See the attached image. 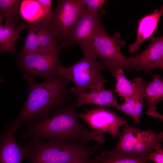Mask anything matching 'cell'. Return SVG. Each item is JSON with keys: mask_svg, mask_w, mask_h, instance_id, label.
<instances>
[{"mask_svg": "<svg viewBox=\"0 0 163 163\" xmlns=\"http://www.w3.org/2000/svg\"><path fill=\"white\" fill-rule=\"evenodd\" d=\"M143 81L141 78H135L133 80L135 85L134 93L124 103L118 104L116 107L117 110L130 116L134 123L137 124L140 122V116L144 105V99L141 88Z\"/></svg>", "mask_w": 163, "mask_h": 163, "instance_id": "9a60e30c", "label": "cell"}, {"mask_svg": "<svg viewBox=\"0 0 163 163\" xmlns=\"http://www.w3.org/2000/svg\"><path fill=\"white\" fill-rule=\"evenodd\" d=\"M20 0H0V14L6 19L16 21L21 18Z\"/></svg>", "mask_w": 163, "mask_h": 163, "instance_id": "7402d4cb", "label": "cell"}, {"mask_svg": "<svg viewBox=\"0 0 163 163\" xmlns=\"http://www.w3.org/2000/svg\"><path fill=\"white\" fill-rule=\"evenodd\" d=\"M4 18L0 14V23H2Z\"/></svg>", "mask_w": 163, "mask_h": 163, "instance_id": "83f0119b", "label": "cell"}, {"mask_svg": "<svg viewBox=\"0 0 163 163\" xmlns=\"http://www.w3.org/2000/svg\"><path fill=\"white\" fill-rule=\"evenodd\" d=\"M80 119L84 120L93 130L110 134L115 139L119 136V128L127 123L123 117L115 112L102 108L88 110L78 113Z\"/></svg>", "mask_w": 163, "mask_h": 163, "instance_id": "9c48e42d", "label": "cell"}, {"mask_svg": "<svg viewBox=\"0 0 163 163\" xmlns=\"http://www.w3.org/2000/svg\"><path fill=\"white\" fill-rule=\"evenodd\" d=\"M60 52L20 53L17 59L18 67L22 74L33 78L38 76L46 81L53 78L58 75L62 65L59 58Z\"/></svg>", "mask_w": 163, "mask_h": 163, "instance_id": "52a82bcc", "label": "cell"}, {"mask_svg": "<svg viewBox=\"0 0 163 163\" xmlns=\"http://www.w3.org/2000/svg\"><path fill=\"white\" fill-rule=\"evenodd\" d=\"M122 127L118 142L113 150L122 153L133 155L134 147L140 138L142 130L132 127L127 123Z\"/></svg>", "mask_w": 163, "mask_h": 163, "instance_id": "e0dca14e", "label": "cell"}, {"mask_svg": "<svg viewBox=\"0 0 163 163\" xmlns=\"http://www.w3.org/2000/svg\"><path fill=\"white\" fill-rule=\"evenodd\" d=\"M163 13L162 6L160 9H155L151 14L145 15L139 21L136 39L135 42L129 46V53L132 54L137 53L141 44L153 34Z\"/></svg>", "mask_w": 163, "mask_h": 163, "instance_id": "5bb4252c", "label": "cell"}, {"mask_svg": "<svg viewBox=\"0 0 163 163\" xmlns=\"http://www.w3.org/2000/svg\"><path fill=\"white\" fill-rule=\"evenodd\" d=\"M20 14L27 23L39 22L44 19L43 11L37 0L22 1Z\"/></svg>", "mask_w": 163, "mask_h": 163, "instance_id": "ffe728a7", "label": "cell"}, {"mask_svg": "<svg viewBox=\"0 0 163 163\" xmlns=\"http://www.w3.org/2000/svg\"><path fill=\"white\" fill-rule=\"evenodd\" d=\"M22 77L29 85V91L21 112L10 125L17 130L23 124L45 118L63 106L71 93L67 88L69 82L60 76L41 83L30 76L22 74Z\"/></svg>", "mask_w": 163, "mask_h": 163, "instance_id": "7a4b0ae2", "label": "cell"}, {"mask_svg": "<svg viewBox=\"0 0 163 163\" xmlns=\"http://www.w3.org/2000/svg\"><path fill=\"white\" fill-rule=\"evenodd\" d=\"M131 69L151 74L156 68H163V37H152L148 47L138 54L127 58Z\"/></svg>", "mask_w": 163, "mask_h": 163, "instance_id": "30bf717a", "label": "cell"}, {"mask_svg": "<svg viewBox=\"0 0 163 163\" xmlns=\"http://www.w3.org/2000/svg\"><path fill=\"white\" fill-rule=\"evenodd\" d=\"M152 76L151 81L141 84L143 97L148 106L146 113L154 119L163 120V116L157 111L156 106L163 99V80L159 75Z\"/></svg>", "mask_w": 163, "mask_h": 163, "instance_id": "7c38bea8", "label": "cell"}, {"mask_svg": "<svg viewBox=\"0 0 163 163\" xmlns=\"http://www.w3.org/2000/svg\"><path fill=\"white\" fill-rule=\"evenodd\" d=\"M22 144L27 152L28 163H70L91 158L98 150L99 144L92 146L87 145L54 140H45L38 137L28 139Z\"/></svg>", "mask_w": 163, "mask_h": 163, "instance_id": "3957f363", "label": "cell"}, {"mask_svg": "<svg viewBox=\"0 0 163 163\" xmlns=\"http://www.w3.org/2000/svg\"><path fill=\"white\" fill-rule=\"evenodd\" d=\"M163 140V133H156L150 129L143 130L141 137L135 145L133 155L139 156H145L154 149Z\"/></svg>", "mask_w": 163, "mask_h": 163, "instance_id": "ac0fdd59", "label": "cell"}, {"mask_svg": "<svg viewBox=\"0 0 163 163\" xmlns=\"http://www.w3.org/2000/svg\"><path fill=\"white\" fill-rule=\"evenodd\" d=\"M17 130L10 126L2 133L0 138V163H22L27 157L26 148L17 142Z\"/></svg>", "mask_w": 163, "mask_h": 163, "instance_id": "8fae6325", "label": "cell"}, {"mask_svg": "<svg viewBox=\"0 0 163 163\" xmlns=\"http://www.w3.org/2000/svg\"><path fill=\"white\" fill-rule=\"evenodd\" d=\"M96 163H146V156L125 154L113 150L102 151L92 157Z\"/></svg>", "mask_w": 163, "mask_h": 163, "instance_id": "d6986e66", "label": "cell"}, {"mask_svg": "<svg viewBox=\"0 0 163 163\" xmlns=\"http://www.w3.org/2000/svg\"><path fill=\"white\" fill-rule=\"evenodd\" d=\"M28 32L24 45L21 54L37 53L38 45L37 40V34L33 23H26Z\"/></svg>", "mask_w": 163, "mask_h": 163, "instance_id": "603a6c76", "label": "cell"}, {"mask_svg": "<svg viewBox=\"0 0 163 163\" xmlns=\"http://www.w3.org/2000/svg\"><path fill=\"white\" fill-rule=\"evenodd\" d=\"M3 80L1 79H0V82H3Z\"/></svg>", "mask_w": 163, "mask_h": 163, "instance_id": "f1b7e54d", "label": "cell"}, {"mask_svg": "<svg viewBox=\"0 0 163 163\" xmlns=\"http://www.w3.org/2000/svg\"><path fill=\"white\" fill-rule=\"evenodd\" d=\"M76 107L85 104L96 105L101 106H106L116 107L118 105L112 90H101L85 91L78 97Z\"/></svg>", "mask_w": 163, "mask_h": 163, "instance_id": "2e32d148", "label": "cell"}, {"mask_svg": "<svg viewBox=\"0 0 163 163\" xmlns=\"http://www.w3.org/2000/svg\"><path fill=\"white\" fill-rule=\"evenodd\" d=\"M46 20L39 22L51 28L61 45L65 38L84 12L86 7L82 0H60Z\"/></svg>", "mask_w": 163, "mask_h": 163, "instance_id": "8992f818", "label": "cell"}, {"mask_svg": "<svg viewBox=\"0 0 163 163\" xmlns=\"http://www.w3.org/2000/svg\"><path fill=\"white\" fill-rule=\"evenodd\" d=\"M84 4L86 5L88 10L101 15L105 14L103 5L107 1L106 0H82Z\"/></svg>", "mask_w": 163, "mask_h": 163, "instance_id": "cb8c5ba5", "label": "cell"}, {"mask_svg": "<svg viewBox=\"0 0 163 163\" xmlns=\"http://www.w3.org/2000/svg\"><path fill=\"white\" fill-rule=\"evenodd\" d=\"M70 163H96L92 158L86 160H79L75 161Z\"/></svg>", "mask_w": 163, "mask_h": 163, "instance_id": "4316f807", "label": "cell"}, {"mask_svg": "<svg viewBox=\"0 0 163 163\" xmlns=\"http://www.w3.org/2000/svg\"><path fill=\"white\" fill-rule=\"evenodd\" d=\"M37 1L40 4L43 14L44 19L41 21H42L47 19L51 13L52 0H37Z\"/></svg>", "mask_w": 163, "mask_h": 163, "instance_id": "484cf974", "label": "cell"}, {"mask_svg": "<svg viewBox=\"0 0 163 163\" xmlns=\"http://www.w3.org/2000/svg\"><path fill=\"white\" fill-rule=\"evenodd\" d=\"M125 44L119 32L110 36L101 25L93 34L89 45L82 51L101 59L104 67L114 76L116 71L120 69L127 71L132 69L127 58L121 52V47Z\"/></svg>", "mask_w": 163, "mask_h": 163, "instance_id": "5b68a950", "label": "cell"}, {"mask_svg": "<svg viewBox=\"0 0 163 163\" xmlns=\"http://www.w3.org/2000/svg\"><path fill=\"white\" fill-rule=\"evenodd\" d=\"M153 151L146 155L148 162L152 161L155 163H163V149L162 143L158 144Z\"/></svg>", "mask_w": 163, "mask_h": 163, "instance_id": "d4e9b609", "label": "cell"}, {"mask_svg": "<svg viewBox=\"0 0 163 163\" xmlns=\"http://www.w3.org/2000/svg\"><path fill=\"white\" fill-rule=\"evenodd\" d=\"M75 105L62 106L45 118L27 124L21 140L38 137L49 140L87 145L90 141L99 144L106 142L103 133L84 128L80 121Z\"/></svg>", "mask_w": 163, "mask_h": 163, "instance_id": "6da1fadb", "label": "cell"}, {"mask_svg": "<svg viewBox=\"0 0 163 163\" xmlns=\"http://www.w3.org/2000/svg\"><path fill=\"white\" fill-rule=\"evenodd\" d=\"M125 74L123 70L120 69L116 71L114 76L116 80L115 91L118 93L120 99L125 101L134 93L135 85L126 78Z\"/></svg>", "mask_w": 163, "mask_h": 163, "instance_id": "44dd1931", "label": "cell"}, {"mask_svg": "<svg viewBox=\"0 0 163 163\" xmlns=\"http://www.w3.org/2000/svg\"><path fill=\"white\" fill-rule=\"evenodd\" d=\"M27 27V23L24 21L18 24L16 21L10 19H6L4 25L0 23V54L4 52H8L13 56L16 54L15 41L21 39L20 33Z\"/></svg>", "mask_w": 163, "mask_h": 163, "instance_id": "4fadbf2b", "label": "cell"}, {"mask_svg": "<svg viewBox=\"0 0 163 163\" xmlns=\"http://www.w3.org/2000/svg\"><path fill=\"white\" fill-rule=\"evenodd\" d=\"M100 14L91 12L87 8L68 32L61 45L62 49L77 45L83 50L89 45L92 36L101 25Z\"/></svg>", "mask_w": 163, "mask_h": 163, "instance_id": "ba28073f", "label": "cell"}, {"mask_svg": "<svg viewBox=\"0 0 163 163\" xmlns=\"http://www.w3.org/2000/svg\"><path fill=\"white\" fill-rule=\"evenodd\" d=\"M91 53H84L82 58L72 66L60 67L58 75L74 84V87L70 90L72 94L78 97L88 90L93 91L104 88V83L107 81L101 74L104 66Z\"/></svg>", "mask_w": 163, "mask_h": 163, "instance_id": "277c9868", "label": "cell"}]
</instances>
